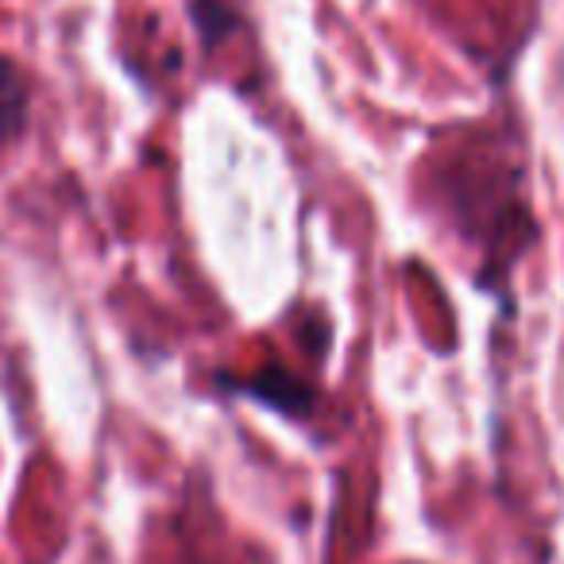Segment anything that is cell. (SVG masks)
<instances>
[{"label": "cell", "instance_id": "7a4b0ae2", "mask_svg": "<svg viewBox=\"0 0 564 564\" xmlns=\"http://www.w3.org/2000/svg\"><path fill=\"white\" fill-rule=\"evenodd\" d=\"M248 391H256L259 399L271 402V406L291 410V414H299V410L310 406V391L294 376H286V371H263V376L251 379Z\"/></svg>", "mask_w": 564, "mask_h": 564}, {"label": "cell", "instance_id": "6da1fadb", "mask_svg": "<svg viewBox=\"0 0 564 564\" xmlns=\"http://www.w3.org/2000/svg\"><path fill=\"white\" fill-rule=\"evenodd\" d=\"M24 120H28V82L12 58L0 55V140H12L24 128Z\"/></svg>", "mask_w": 564, "mask_h": 564}, {"label": "cell", "instance_id": "3957f363", "mask_svg": "<svg viewBox=\"0 0 564 564\" xmlns=\"http://www.w3.org/2000/svg\"><path fill=\"white\" fill-rule=\"evenodd\" d=\"M194 20H197V28H202V35L209 43L232 28V12H228L220 0H194Z\"/></svg>", "mask_w": 564, "mask_h": 564}]
</instances>
